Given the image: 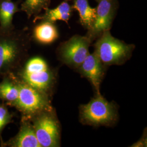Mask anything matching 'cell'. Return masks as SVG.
I'll use <instances>...</instances> for the list:
<instances>
[{"label": "cell", "instance_id": "cell-1", "mask_svg": "<svg viewBox=\"0 0 147 147\" xmlns=\"http://www.w3.org/2000/svg\"><path fill=\"white\" fill-rule=\"evenodd\" d=\"M29 44L28 35L14 30L0 32V74L9 71L16 67L26 51Z\"/></svg>", "mask_w": 147, "mask_h": 147}, {"label": "cell", "instance_id": "cell-2", "mask_svg": "<svg viewBox=\"0 0 147 147\" xmlns=\"http://www.w3.org/2000/svg\"><path fill=\"white\" fill-rule=\"evenodd\" d=\"M94 53L105 65H118L131 55L135 46L113 37L110 30L103 32L94 44Z\"/></svg>", "mask_w": 147, "mask_h": 147}, {"label": "cell", "instance_id": "cell-3", "mask_svg": "<svg viewBox=\"0 0 147 147\" xmlns=\"http://www.w3.org/2000/svg\"><path fill=\"white\" fill-rule=\"evenodd\" d=\"M80 116L84 123L92 125H106L113 123L117 118L114 105L100 94L81 107Z\"/></svg>", "mask_w": 147, "mask_h": 147}, {"label": "cell", "instance_id": "cell-4", "mask_svg": "<svg viewBox=\"0 0 147 147\" xmlns=\"http://www.w3.org/2000/svg\"><path fill=\"white\" fill-rule=\"evenodd\" d=\"M22 76L25 83L42 92L53 83V74L47 62L40 57H34L27 62Z\"/></svg>", "mask_w": 147, "mask_h": 147}, {"label": "cell", "instance_id": "cell-5", "mask_svg": "<svg viewBox=\"0 0 147 147\" xmlns=\"http://www.w3.org/2000/svg\"><path fill=\"white\" fill-rule=\"evenodd\" d=\"M91 42V39L87 36H74L59 46V57L66 64L74 68H79L89 55Z\"/></svg>", "mask_w": 147, "mask_h": 147}, {"label": "cell", "instance_id": "cell-6", "mask_svg": "<svg viewBox=\"0 0 147 147\" xmlns=\"http://www.w3.org/2000/svg\"><path fill=\"white\" fill-rule=\"evenodd\" d=\"M118 5V0H102L98 2L94 23L87 34L92 41L100 37L103 32L110 30Z\"/></svg>", "mask_w": 147, "mask_h": 147}, {"label": "cell", "instance_id": "cell-7", "mask_svg": "<svg viewBox=\"0 0 147 147\" xmlns=\"http://www.w3.org/2000/svg\"><path fill=\"white\" fill-rule=\"evenodd\" d=\"M19 94L15 105L27 115H31L46 109L49 106L45 96L26 83L19 85Z\"/></svg>", "mask_w": 147, "mask_h": 147}, {"label": "cell", "instance_id": "cell-8", "mask_svg": "<svg viewBox=\"0 0 147 147\" xmlns=\"http://www.w3.org/2000/svg\"><path fill=\"white\" fill-rule=\"evenodd\" d=\"M33 128L41 147H57L59 141L58 123L52 115L43 113L35 119Z\"/></svg>", "mask_w": 147, "mask_h": 147}, {"label": "cell", "instance_id": "cell-9", "mask_svg": "<svg viewBox=\"0 0 147 147\" xmlns=\"http://www.w3.org/2000/svg\"><path fill=\"white\" fill-rule=\"evenodd\" d=\"M102 63L94 52L86 57L79 68L81 74L91 82L99 94L100 84L103 76Z\"/></svg>", "mask_w": 147, "mask_h": 147}, {"label": "cell", "instance_id": "cell-10", "mask_svg": "<svg viewBox=\"0 0 147 147\" xmlns=\"http://www.w3.org/2000/svg\"><path fill=\"white\" fill-rule=\"evenodd\" d=\"M74 9L72 5H70L67 0L61 3L54 9L47 8L42 15L34 16L33 22H50L54 23L57 20H62L68 23L69 19L73 14Z\"/></svg>", "mask_w": 147, "mask_h": 147}, {"label": "cell", "instance_id": "cell-11", "mask_svg": "<svg viewBox=\"0 0 147 147\" xmlns=\"http://www.w3.org/2000/svg\"><path fill=\"white\" fill-rule=\"evenodd\" d=\"M20 2L18 0H0V32H7L14 29L13 16L20 11L18 7Z\"/></svg>", "mask_w": 147, "mask_h": 147}, {"label": "cell", "instance_id": "cell-12", "mask_svg": "<svg viewBox=\"0 0 147 147\" xmlns=\"http://www.w3.org/2000/svg\"><path fill=\"white\" fill-rule=\"evenodd\" d=\"M33 37L40 44H50L58 38V31L53 23L41 22L34 27Z\"/></svg>", "mask_w": 147, "mask_h": 147}, {"label": "cell", "instance_id": "cell-13", "mask_svg": "<svg viewBox=\"0 0 147 147\" xmlns=\"http://www.w3.org/2000/svg\"><path fill=\"white\" fill-rule=\"evenodd\" d=\"M72 7L74 10L79 13L80 24L89 30L94 21L96 8H92L89 5L88 0H73Z\"/></svg>", "mask_w": 147, "mask_h": 147}, {"label": "cell", "instance_id": "cell-14", "mask_svg": "<svg viewBox=\"0 0 147 147\" xmlns=\"http://www.w3.org/2000/svg\"><path fill=\"white\" fill-rule=\"evenodd\" d=\"M11 145L16 147H41L33 127L28 124H25L22 126Z\"/></svg>", "mask_w": 147, "mask_h": 147}, {"label": "cell", "instance_id": "cell-15", "mask_svg": "<svg viewBox=\"0 0 147 147\" xmlns=\"http://www.w3.org/2000/svg\"><path fill=\"white\" fill-rule=\"evenodd\" d=\"M51 0H25L21 4L20 11H24L30 19L32 16L39 15L42 10L49 8Z\"/></svg>", "mask_w": 147, "mask_h": 147}, {"label": "cell", "instance_id": "cell-16", "mask_svg": "<svg viewBox=\"0 0 147 147\" xmlns=\"http://www.w3.org/2000/svg\"><path fill=\"white\" fill-rule=\"evenodd\" d=\"M19 94V86L5 80L0 84V96L3 99L16 103Z\"/></svg>", "mask_w": 147, "mask_h": 147}, {"label": "cell", "instance_id": "cell-17", "mask_svg": "<svg viewBox=\"0 0 147 147\" xmlns=\"http://www.w3.org/2000/svg\"><path fill=\"white\" fill-rule=\"evenodd\" d=\"M9 120L10 115L7 109L3 106H0V131L8 123Z\"/></svg>", "mask_w": 147, "mask_h": 147}, {"label": "cell", "instance_id": "cell-18", "mask_svg": "<svg viewBox=\"0 0 147 147\" xmlns=\"http://www.w3.org/2000/svg\"><path fill=\"white\" fill-rule=\"evenodd\" d=\"M96 2H97L98 3L99 2H100V1H102V0H95Z\"/></svg>", "mask_w": 147, "mask_h": 147}, {"label": "cell", "instance_id": "cell-19", "mask_svg": "<svg viewBox=\"0 0 147 147\" xmlns=\"http://www.w3.org/2000/svg\"><path fill=\"white\" fill-rule=\"evenodd\" d=\"M18 1H20V2H21V0H18Z\"/></svg>", "mask_w": 147, "mask_h": 147}]
</instances>
